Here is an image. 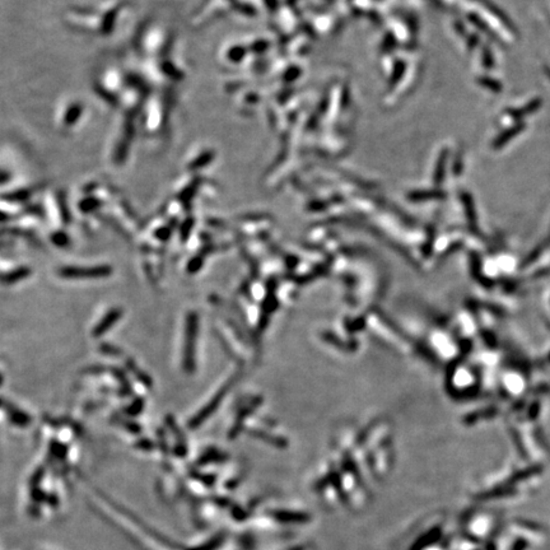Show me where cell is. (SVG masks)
Returning a JSON list of instances; mask_svg holds the SVG:
<instances>
[{
    "label": "cell",
    "instance_id": "cell-10",
    "mask_svg": "<svg viewBox=\"0 0 550 550\" xmlns=\"http://www.w3.org/2000/svg\"><path fill=\"white\" fill-rule=\"evenodd\" d=\"M229 385H230V383H227V385H226L225 387H223V389L221 390V391H218V394H217L216 396H214V398H213L212 400H210L209 403H208V405H206V407L204 408V409L201 410V412H197L196 416H195V418L192 419L191 424H190V425H191V427H196V425H199V424H200V423H203V420H205V419L208 418V416H209L210 414H212V412L217 409V408H218V405H219V404H221V401H222V399H223V396H225V395L227 394L228 389H229Z\"/></svg>",
    "mask_w": 550,
    "mask_h": 550
},
{
    "label": "cell",
    "instance_id": "cell-14",
    "mask_svg": "<svg viewBox=\"0 0 550 550\" xmlns=\"http://www.w3.org/2000/svg\"><path fill=\"white\" fill-rule=\"evenodd\" d=\"M52 241L56 243V246H65V243L68 242V237L65 236L64 232H56L52 236Z\"/></svg>",
    "mask_w": 550,
    "mask_h": 550
},
{
    "label": "cell",
    "instance_id": "cell-3",
    "mask_svg": "<svg viewBox=\"0 0 550 550\" xmlns=\"http://www.w3.org/2000/svg\"><path fill=\"white\" fill-rule=\"evenodd\" d=\"M126 82H128V78L124 77L119 69L110 66L105 69L97 79V91L102 97L117 103L125 88Z\"/></svg>",
    "mask_w": 550,
    "mask_h": 550
},
{
    "label": "cell",
    "instance_id": "cell-11",
    "mask_svg": "<svg viewBox=\"0 0 550 550\" xmlns=\"http://www.w3.org/2000/svg\"><path fill=\"white\" fill-rule=\"evenodd\" d=\"M120 316H121V310H119V308L111 310V311L108 312V314L106 315V316L103 317L98 323H97L96 329L93 330V335H94V336H99V335H102L103 332L107 331L111 326L114 325V323L119 320Z\"/></svg>",
    "mask_w": 550,
    "mask_h": 550
},
{
    "label": "cell",
    "instance_id": "cell-6",
    "mask_svg": "<svg viewBox=\"0 0 550 550\" xmlns=\"http://www.w3.org/2000/svg\"><path fill=\"white\" fill-rule=\"evenodd\" d=\"M110 266H66L59 270L60 276L68 279H98L111 274Z\"/></svg>",
    "mask_w": 550,
    "mask_h": 550
},
{
    "label": "cell",
    "instance_id": "cell-7",
    "mask_svg": "<svg viewBox=\"0 0 550 550\" xmlns=\"http://www.w3.org/2000/svg\"><path fill=\"white\" fill-rule=\"evenodd\" d=\"M197 335V315L195 312L187 316L186 321V341H185V369L192 372L195 368L194 356H195V343Z\"/></svg>",
    "mask_w": 550,
    "mask_h": 550
},
{
    "label": "cell",
    "instance_id": "cell-2",
    "mask_svg": "<svg viewBox=\"0 0 550 550\" xmlns=\"http://www.w3.org/2000/svg\"><path fill=\"white\" fill-rule=\"evenodd\" d=\"M171 45L170 33L161 26H150L141 32L139 37V50L147 59H158L166 56Z\"/></svg>",
    "mask_w": 550,
    "mask_h": 550
},
{
    "label": "cell",
    "instance_id": "cell-1",
    "mask_svg": "<svg viewBox=\"0 0 550 550\" xmlns=\"http://www.w3.org/2000/svg\"><path fill=\"white\" fill-rule=\"evenodd\" d=\"M167 103L163 96L148 94L140 110L141 129L147 134H156L162 129L166 121Z\"/></svg>",
    "mask_w": 550,
    "mask_h": 550
},
{
    "label": "cell",
    "instance_id": "cell-12",
    "mask_svg": "<svg viewBox=\"0 0 550 550\" xmlns=\"http://www.w3.org/2000/svg\"><path fill=\"white\" fill-rule=\"evenodd\" d=\"M28 274H30V269H27V268H19V269L9 273V274L4 275L3 280L4 283H8V284L9 283H15V281H19L22 279L27 278Z\"/></svg>",
    "mask_w": 550,
    "mask_h": 550
},
{
    "label": "cell",
    "instance_id": "cell-9",
    "mask_svg": "<svg viewBox=\"0 0 550 550\" xmlns=\"http://www.w3.org/2000/svg\"><path fill=\"white\" fill-rule=\"evenodd\" d=\"M216 158V152L210 148H199L190 153L186 159V171L188 174H196L197 171L206 168Z\"/></svg>",
    "mask_w": 550,
    "mask_h": 550
},
{
    "label": "cell",
    "instance_id": "cell-8",
    "mask_svg": "<svg viewBox=\"0 0 550 550\" xmlns=\"http://www.w3.org/2000/svg\"><path fill=\"white\" fill-rule=\"evenodd\" d=\"M248 47L245 44L241 42H229L227 45L223 46L221 51L222 63L227 66H236L239 64L245 63L246 57L248 55Z\"/></svg>",
    "mask_w": 550,
    "mask_h": 550
},
{
    "label": "cell",
    "instance_id": "cell-4",
    "mask_svg": "<svg viewBox=\"0 0 550 550\" xmlns=\"http://www.w3.org/2000/svg\"><path fill=\"white\" fill-rule=\"evenodd\" d=\"M86 112L83 101L77 98H66L59 105L56 110V124L64 132L72 130L82 121Z\"/></svg>",
    "mask_w": 550,
    "mask_h": 550
},
{
    "label": "cell",
    "instance_id": "cell-5",
    "mask_svg": "<svg viewBox=\"0 0 550 550\" xmlns=\"http://www.w3.org/2000/svg\"><path fill=\"white\" fill-rule=\"evenodd\" d=\"M65 19L73 28L82 30L84 32H101V17L98 9H79L69 10Z\"/></svg>",
    "mask_w": 550,
    "mask_h": 550
},
{
    "label": "cell",
    "instance_id": "cell-13",
    "mask_svg": "<svg viewBox=\"0 0 550 550\" xmlns=\"http://www.w3.org/2000/svg\"><path fill=\"white\" fill-rule=\"evenodd\" d=\"M10 408H12V409H8V412H9V416L14 424L24 425L30 422V416H28L26 412H23L22 410L14 409V407H10Z\"/></svg>",
    "mask_w": 550,
    "mask_h": 550
}]
</instances>
